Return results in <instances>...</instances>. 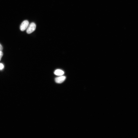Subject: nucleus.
I'll return each instance as SVG.
<instances>
[{
	"instance_id": "nucleus-1",
	"label": "nucleus",
	"mask_w": 138,
	"mask_h": 138,
	"mask_svg": "<svg viewBox=\"0 0 138 138\" xmlns=\"http://www.w3.org/2000/svg\"><path fill=\"white\" fill-rule=\"evenodd\" d=\"M36 25L34 22L31 23L28 26L26 30L27 33L30 34L33 32L35 30Z\"/></svg>"
},
{
	"instance_id": "nucleus-2",
	"label": "nucleus",
	"mask_w": 138,
	"mask_h": 138,
	"mask_svg": "<svg viewBox=\"0 0 138 138\" xmlns=\"http://www.w3.org/2000/svg\"><path fill=\"white\" fill-rule=\"evenodd\" d=\"M29 25V22L27 20L24 21L21 23L20 26V29L23 31L26 29Z\"/></svg>"
},
{
	"instance_id": "nucleus-3",
	"label": "nucleus",
	"mask_w": 138,
	"mask_h": 138,
	"mask_svg": "<svg viewBox=\"0 0 138 138\" xmlns=\"http://www.w3.org/2000/svg\"><path fill=\"white\" fill-rule=\"evenodd\" d=\"M66 78L65 76L62 75L56 78H55V81L57 83H61L65 80Z\"/></svg>"
},
{
	"instance_id": "nucleus-4",
	"label": "nucleus",
	"mask_w": 138,
	"mask_h": 138,
	"mask_svg": "<svg viewBox=\"0 0 138 138\" xmlns=\"http://www.w3.org/2000/svg\"><path fill=\"white\" fill-rule=\"evenodd\" d=\"M54 73L56 75L61 76L64 74V72L61 70L58 69L55 71Z\"/></svg>"
},
{
	"instance_id": "nucleus-5",
	"label": "nucleus",
	"mask_w": 138,
	"mask_h": 138,
	"mask_svg": "<svg viewBox=\"0 0 138 138\" xmlns=\"http://www.w3.org/2000/svg\"><path fill=\"white\" fill-rule=\"evenodd\" d=\"M4 68V66L1 63H0V70H1L3 69Z\"/></svg>"
},
{
	"instance_id": "nucleus-6",
	"label": "nucleus",
	"mask_w": 138,
	"mask_h": 138,
	"mask_svg": "<svg viewBox=\"0 0 138 138\" xmlns=\"http://www.w3.org/2000/svg\"><path fill=\"white\" fill-rule=\"evenodd\" d=\"M3 54L2 51H0V61L3 55Z\"/></svg>"
},
{
	"instance_id": "nucleus-7",
	"label": "nucleus",
	"mask_w": 138,
	"mask_h": 138,
	"mask_svg": "<svg viewBox=\"0 0 138 138\" xmlns=\"http://www.w3.org/2000/svg\"><path fill=\"white\" fill-rule=\"evenodd\" d=\"M3 49V47L1 44H0V51H2Z\"/></svg>"
}]
</instances>
